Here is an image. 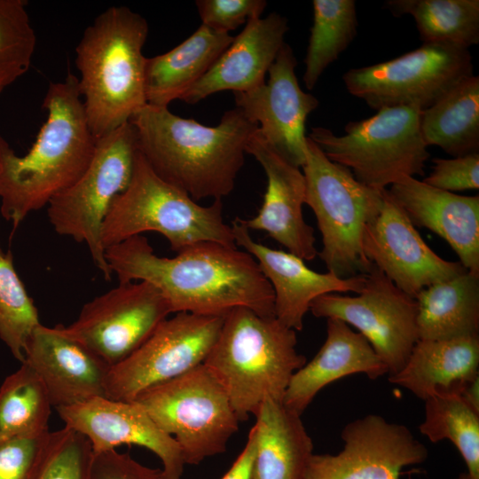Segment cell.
Here are the masks:
<instances>
[{"instance_id": "1", "label": "cell", "mask_w": 479, "mask_h": 479, "mask_svg": "<svg viewBox=\"0 0 479 479\" xmlns=\"http://www.w3.org/2000/svg\"><path fill=\"white\" fill-rule=\"evenodd\" d=\"M105 256L119 283H151L172 313L224 317L244 307L275 317L271 284L254 257L238 247L200 242L175 257H162L145 236L137 235L106 248Z\"/></svg>"}, {"instance_id": "2", "label": "cell", "mask_w": 479, "mask_h": 479, "mask_svg": "<svg viewBox=\"0 0 479 479\" xmlns=\"http://www.w3.org/2000/svg\"><path fill=\"white\" fill-rule=\"evenodd\" d=\"M129 122L153 170L195 201L221 200L231 193L247 145L258 130L238 107L226 111L215 127L148 104Z\"/></svg>"}, {"instance_id": "3", "label": "cell", "mask_w": 479, "mask_h": 479, "mask_svg": "<svg viewBox=\"0 0 479 479\" xmlns=\"http://www.w3.org/2000/svg\"><path fill=\"white\" fill-rule=\"evenodd\" d=\"M43 107L47 119L24 156L17 155L0 134V212L13 231L72 185L96 148L77 76L68 73L63 81L50 82Z\"/></svg>"}, {"instance_id": "4", "label": "cell", "mask_w": 479, "mask_h": 479, "mask_svg": "<svg viewBox=\"0 0 479 479\" xmlns=\"http://www.w3.org/2000/svg\"><path fill=\"white\" fill-rule=\"evenodd\" d=\"M147 35L143 16L126 6H111L86 27L75 48L79 90L96 139L129 122L146 105Z\"/></svg>"}, {"instance_id": "5", "label": "cell", "mask_w": 479, "mask_h": 479, "mask_svg": "<svg viewBox=\"0 0 479 479\" xmlns=\"http://www.w3.org/2000/svg\"><path fill=\"white\" fill-rule=\"evenodd\" d=\"M296 331L275 317L240 307L224 318L203 365L225 389L240 421L265 400H283L293 374L307 362L296 349Z\"/></svg>"}, {"instance_id": "6", "label": "cell", "mask_w": 479, "mask_h": 479, "mask_svg": "<svg viewBox=\"0 0 479 479\" xmlns=\"http://www.w3.org/2000/svg\"><path fill=\"white\" fill-rule=\"evenodd\" d=\"M161 234L176 253L197 243L237 247L232 226L223 216L222 201L203 206L161 178L137 151L127 188L112 202L101 229L106 248L130 237Z\"/></svg>"}, {"instance_id": "7", "label": "cell", "mask_w": 479, "mask_h": 479, "mask_svg": "<svg viewBox=\"0 0 479 479\" xmlns=\"http://www.w3.org/2000/svg\"><path fill=\"white\" fill-rule=\"evenodd\" d=\"M305 204L322 236L318 256L327 271L342 279L365 275L372 267L362 247L365 225L378 211L382 191L358 182L352 172L330 161L309 137L302 166Z\"/></svg>"}, {"instance_id": "8", "label": "cell", "mask_w": 479, "mask_h": 479, "mask_svg": "<svg viewBox=\"0 0 479 479\" xmlns=\"http://www.w3.org/2000/svg\"><path fill=\"white\" fill-rule=\"evenodd\" d=\"M421 111L413 106L384 107L372 117L348 122L342 136L313 127L308 137L358 182L382 191L404 177L424 174L430 153L420 132Z\"/></svg>"}, {"instance_id": "9", "label": "cell", "mask_w": 479, "mask_h": 479, "mask_svg": "<svg viewBox=\"0 0 479 479\" xmlns=\"http://www.w3.org/2000/svg\"><path fill=\"white\" fill-rule=\"evenodd\" d=\"M137 151V135L130 122L97 139L92 159L82 176L47 205L55 232L85 243L106 281L113 273L105 256L101 229L112 202L130 182Z\"/></svg>"}, {"instance_id": "10", "label": "cell", "mask_w": 479, "mask_h": 479, "mask_svg": "<svg viewBox=\"0 0 479 479\" xmlns=\"http://www.w3.org/2000/svg\"><path fill=\"white\" fill-rule=\"evenodd\" d=\"M132 402L176 440L185 465L224 452L239 428L225 389L203 364L148 389Z\"/></svg>"}, {"instance_id": "11", "label": "cell", "mask_w": 479, "mask_h": 479, "mask_svg": "<svg viewBox=\"0 0 479 479\" xmlns=\"http://www.w3.org/2000/svg\"><path fill=\"white\" fill-rule=\"evenodd\" d=\"M468 49L445 43H423L396 59L352 68L342 75L347 90L368 106L427 109L472 76Z\"/></svg>"}, {"instance_id": "12", "label": "cell", "mask_w": 479, "mask_h": 479, "mask_svg": "<svg viewBox=\"0 0 479 479\" xmlns=\"http://www.w3.org/2000/svg\"><path fill=\"white\" fill-rule=\"evenodd\" d=\"M310 311L317 318H338L357 328L386 365L389 375L404 367L419 341L416 300L373 264L357 295H320L312 301Z\"/></svg>"}, {"instance_id": "13", "label": "cell", "mask_w": 479, "mask_h": 479, "mask_svg": "<svg viewBox=\"0 0 479 479\" xmlns=\"http://www.w3.org/2000/svg\"><path fill=\"white\" fill-rule=\"evenodd\" d=\"M224 318L179 312L166 318L137 350L110 368L106 397L132 402L148 389L203 364Z\"/></svg>"}, {"instance_id": "14", "label": "cell", "mask_w": 479, "mask_h": 479, "mask_svg": "<svg viewBox=\"0 0 479 479\" xmlns=\"http://www.w3.org/2000/svg\"><path fill=\"white\" fill-rule=\"evenodd\" d=\"M171 313L151 283H119L85 303L63 328L112 367L137 350Z\"/></svg>"}, {"instance_id": "15", "label": "cell", "mask_w": 479, "mask_h": 479, "mask_svg": "<svg viewBox=\"0 0 479 479\" xmlns=\"http://www.w3.org/2000/svg\"><path fill=\"white\" fill-rule=\"evenodd\" d=\"M343 449L311 456L304 479H399L406 466L424 462L427 447L404 425L377 414L343 428Z\"/></svg>"}, {"instance_id": "16", "label": "cell", "mask_w": 479, "mask_h": 479, "mask_svg": "<svg viewBox=\"0 0 479 479\" xmlns=\"http://www.w3.org/2000/svg\"><path fill=\"white\" fill-rule=\"evenodd\" d=\"M362 247L371 263L413 298L430 285L468 271L459 262L440 257L426 244L388 189L383 190L378 211L365 225Z\"/></svg>"}, {"instance_id": "17", "label": "cell", "mask_w": 479, "mask_h": 479, "mask_svg": "<svg viewBox=\"0 0 479 479\" xmlns=\"http://www.w3.org/2000/svg\"><path fill=\"white\" fill-rule=\"evenodd\" d=\"M296 58L287 43L271 66L269 79L245 92L234 93L236 107L257 124L263 138L291 164L302 168L305 161V122L318 106L312 94L304 92L295 75Z\"/></svg>"}, {"instance_id": "18", "label": "cell", "mask_w": 479, "mask_h": 479, "mask_svg": "<svg viewBox=\"0 0 479 479\" xmlns=\"http://www.w3.org/2000/svg\"><path fill=\"white\" fill-rule=\"evenodd\" d=\"M56 410L65 427L88 438L93 452L141 446L158 456L167 479H181L185 464L177 443L138 404L96 397Z\"/></svg>"}, {"instance_id": "19", "label": "cell", "mask_w": 479, "mask_h": 479, "mask_svg": "<svg viewBox=\"0 0 479 479\" xmlns=\"http://www.w3.org/2000/svg\"><path fill=\"white\" fill-rule=\"evenodd\" d=\"M263 167L267 187L258 213L241 222L250 231L266 232L304 261L313 260L318 250L314 229L303 217L305 179L300 168L291 164L271 147L257 131L246 147Z\"/></svg>"}, {"instance_id": "20", "label": "cell", "mask_w": 479, "mask_h": 479, "mask_svg": "<svg viewBox=\"0 0 479 479\" xmlns=\"http://www.w3.org/2000/svg\"><path fill=\"white\" fill-rule=\"evenodd\" d=\"M23 362L40 376L56 409L106 397L111 366L62 325L40 324L27 342Z\"/></svg>"}, {"instance_id": "21", "label": "cell", "mask_w": 479, "mask_h": 479, "mask_svg": "<svg viewBox=\"0 0 479 479\" xmlns=\"http://www.w3.org/2000/svg\"><path fill=\"white\" fill-rule=\"evenodd\" d=\"M231 226L236 246L254 257L271 286L275 318L289 328L302 329L310 303L318 296L329 293L358 294L364 287L365 274L342 279L329 271L317 272L297 255L255 241L241 218H235Z\"/></svg>"}, {"instance_id": "22", "label": "cell", "mask_w": 479, "mask_h": 479, "mask_svg": "<svg viewBox=\"0 0 479 479\" xmlns=\"http://www.w3.org/2000/svg\"><path fill=\"white\" fill-rule=\"evenodd\" d=\"M388 192L414 226L444 239L459 263L479 274V196H464L404 177Z\"/></svg>"}, {"instance_id": "23", "label": "cell", "mask_w": 479, "mask_h": 479, "mask_svg": "<svg viewBox=\"0 0 479 479\" xmlns=\"http://www.w3.org/2000/svg\"><path fill=\"white\" fill-rule=\"evenodd\" d=\"M288 30L287 18L277 12L254 17L181 100L196 104L224 90H251L265 82Z\"/></svg>"}, {"instance_id": "24", "label": "cell", "mask_w": 479, "mask_h": 479, "mask_svg": "<svg viewBox=\"0 0 479 479\" xmlns=\"http://www.w3.org/2000/svg\"><path fill=\"white\" fill-rule=\"evenodd\" d=\"M355 373L375 380L388 373V368L360 333L341 319L328 318L325 342L316 356L293 374L282 403L302 415L324 387Z\"/></svg>"}, {"instance_id": "25", "label": "cell", "mask_w": 479, "mask_h": 479, "mask_svg": "<svg viewBox=\"0 0 479 479\" xmlns=\"http://www.w3.org/2000/svg\"><path fill=\"white\" fill-rule=\"evenodd\" d=\"M479 377V334L419 340L404 367L389 376L423 401L435 392L462 390Z\"/></svg>"}, {"instance_id": "26", "label": "cell", "mask_w": 479, "mask_h": 479, "mask_svg": "<svg viewBox=\"0 0 479 479\" xmlns=\"http://www.w3.org/2000/svg\"><path fill=\"white\" fill-rule=\"evenodd\" d=\"M233 37L204 25L172 50L145 65L146 104L168 107L182 98L208 71Z\"/></svg>"}, {"instance_id": "27", "label": "cell", "mask_w": 479, "mask_h": 479, "mask_svg": "<svg viewBox=\"0 0 479 479\" xmlns=\"http://www.w3.org/2000/svg\"><path fill=\"white\" fill-rule=\"evenodd\" d=\"M253 479H304L313 443L301 415L281 401L265 400L255 415Z\"/></svg>"}, {"instance_id": "28", "label": "cell", "mask_w": 479, "mask_h": 479, "mask_svg": "<svg viewBox=\"0 0 479 479\" xmlns=\"http://www.w3.org/2000/svg\"><path fill=\"white\" fill-rule=\"evenodd\" d=\"M414 299L419 340L479 334V274L467 271L430 285Z\"/></svg>"}, {"instance_id": "29", "label": "cell", "mask_w": 479, "mask_h": 479, "mask_svg": "<svg viewBox=\"0 0 479 479\" xmlns=\"http://www.w3.org/2000/svg\"><path fill=\"white\" fill-rule=\"evenodd\" d=\"M420 127L427 146L452 157L479 153V76L465 79L422 110Z\"/></svg>"}, {"instance_id": "30", "label": "cell", "mask_w": 479, "mask_h": 479, "mask_svg": "<svg viewBox=\"0 0 479 479\" xmlns=\"http://www.w3.org/2000/svg\"><path fill=\"white\" fill-rule=\"evenodd\" d=\"M385 7L395 17L412 15L423 43H479V0H389Z\"/></svg>"}, {"instance_id": "31", "label": "cell", "mask_w": 479, "mask_h": 479, "mask_svg": "<svg viewBox=\"0 0 479 479\" xmlns=\"http://www.w3.org/2000/svg\"><path fill=\"white\" fill-rule=\"evenodd\" d=\"M419 429L432 443L450 440L459 450L471 479H479V410L457 391H438L425 400Z\"/></svg>"}, {"instance_id": "32", "label": "cell", "mask_w": 479, "mask_h": 479, "mask_svg": "<svg viewBox=\"0 0 479 479\" xmlns=\"http://www.w3.org/2000/svg\"><path fill=\"white\" fill-rule=\"evenodd\" d=\"M302 77L308 90L315 87L324 71L349 46L358 27L354 0H313Z\"/></svg>"}, {"instance_id": "33", "label": "cell", "mask_w": 479, "mask_h": 479, "mask_svg": "<svg viewBox=\"0 0 479 479\" xmlns=\"http://www.w3.org/2000/svg\"><path fill=\"white\" fill-rule=\"evenodd\" d=\"M51 402L44 383L26 362L0 387V438L49 431Z\"/></svg>"}, {"instance_id": "34", "label": "cell", "mask_w": 479, "mask_h": 479, "mask_svg": "<svg viewBox=\"0 0 479 479\" xmlns=\"http://www.w3.org/2000/svg\"><path fill=\"white\" fill-rule=\"evenodd\" d=\"M37 309L16 272L10 252H0V339L20 363L27 342L40 325Z\"/></svg>"}, {"instance_id": "35", "label": "cell", "mask_w": 479, "mask_h": 479, "mask_svg": "<svg viewBox=\"0 0 479 479\" xmlns=\"http://www.w3.org/2000/svg\"><path fill=\"white\" fill-rule=\"evenodd\" d=\"M26 0H0V93L30 67L36 37Z\"/></svg>"}, {"instance_id": "36", "label": "cell", "mask_w": 479, "mask_h": 479, "mask_svg": "<svg viewBox=\"0 0 479 479\" xmlns=\"http://www.w3.org/2000/svg\"><path fill=\"white\" fill-rule=\"evenodd\" d=\"M92 447L69 428L51 432L48 446L33 479H89Z\"/></svg>"}, {"instance_id": "37", "label": "cell", "mask_w": 479, "mask_h": 479, "mask_svg": "<svg viewBox=\"0 0 479 479\" xmlns=\"http://www.w3.org/2000/svg\"><path fill=\"white\" fill-rule=\"evenodd\" d=\"M51 431L0 438V479H33L44 457Z\"/></svg>"}, {"instance_id": "38", "label": "cell", "mask_w": 479, "mask_h": 479, "mask_svg": "<svg viewBox=\"0 0 479 479\" xmlns=\"http://www.w3.org/2000/svg\"><path fill=\"white\" fill-rule=\"evenodd\" d=\"M202 25L217 32L229 31L261 17L267 5L264 0H198L195 2Z\"/></svg>"}, {"instance_id": "39", "label": "cell", "mask_w": 479, "mask_h": 479, "mask_svg": "<svg viewBox=\"0 0 479 479\" xmlns=\"http://www.w3.org/2000/svg\"><path fill=\"white\" fill-rule=\"evenodd\" d=\"M424 183L451 192L479 188V153L452 159L434 158Z\"/></svg>"}, {"instance_id": "40", "label": "cell", "mask_w": 479, "mask_h": 479, "mask_svg": "<svg viewBox=\"0 0 479 479\" xmlns=\"http://www.w3.org/2000/svg\"><path fill=\"white\" fill-rule=\"evenodd\" d=\"M89 479H167V477L162 468L145 467L128 453L109 450L92 452Z\"/></svg>"}, {"instance_id": "41", "label": "cell", "mask_w": 479, "mask_h": 479, "mask_svg": "<svg viewBox=\"0 0 479 479\" xmlns=\"http://www.w3.org/2000/svg\"><path fill=\"white\" fill-rule=\"evenodd\" d=\"M256 455V434L253 426L244 449L221 479H253Z\"/></svg>"}, {"instance_id": "42", "label": "cell", "mask_w": 479, "mask_h": 479, "mask_svg": "<svg viewBox=\"0 0 479 479\" xmlns=\"http://www.w3.org/2000/svg\"><path fill=\"white\" fill-rule=\"evenodd\" d=\"M479 377L468 383L462 390L463 397L476 409L479 410Z\"/></svg>"}, {"instance_id": "43", "label": "cell", "mask_w": 479, "mask_h": 479, "mask_svg": "<svg viewBox=\"0 0 479 479\" xmlns=\"http://www.w3.org/2000/svg\"><path fill=\"white\" fill-rule=\"evenodd\" d=\"M457 479H471L467 473H461Z\"/></svg>"}, {"instance_id": "44", "label": "cell", "mask_w": 479, "mask_h": 479, "mask_svg": "<svg viewBox=\"0 0 479 479\" xmlns=\"http://www.w3.org/2000/svg\"><path fill=\"white\" fill-rule=\"evenodd\" d=\"M0 252H2L1 248H0Z\"/></svg>"}]
</instances>
